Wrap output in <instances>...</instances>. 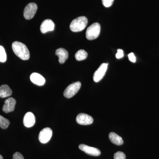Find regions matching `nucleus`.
<instances>
[{"mask_svg":"<svg viewBox=\"0 0 159 159\" xmlns=\"http://www.w3.org/2000/svg\"><path fill=\"white\" fill-rule=\"evenodd\" d=\"M12 49L16 56L23 60H27L30 58V52L25 44L18 41L12 43Z\"/></svg>","mask_w":159,"mask_h":159,"instance_id":"1","label":"nucleus"},{"mask_svg":"<svg viewBox=\"0 0 159 159\" xmlns=\"http://www.w3.org/2000/svg\"><path fill=\"white\" fill-rule=\"evenodd\" d=\"M87 18L85 16H80L72 21L70 25V29L73 32L83 31L88 24Z\"/></svg>","mask_w":159,"mask_h":159,"instance_id":"2","label":"nucleus"},{"mask_svg":"<svg viewBox=\"0 0 159 159\" xmlns=\"http://www.w3.org/2000/svg\"><path fill=\"white\" fill-rule=\"evenodd\" d=\"M100 32V25L98 23H95L88 28L86 32V37L88 39L92 40L97 38Z\"/></svg>","mask_w":159,"mask_h":159,"instance_id":"3","label":"nucleus"},{"mask_svg":"<svg viewBox=\"0 0 159 159\" xmlns=\"http://www.w3.org/2000/svg\"><path fill=\"white\" fill-rule=\"evenodd\" d=\"M81 84L80 81L70 84L65 90L64 96L67 98H70L78 93L81 87Z\"/></svg>","mask_w":159,"mask_h":159,"instance_id":"4","label":"nucleus"},{"mask_svg":"<svg viewBox=\"0 0 159 159\" xmlns=\"http://www.w3.org/2000/svg\"><path fill=\"white\" fill-rule=\"evenodd\" d=\"M37 5L35 3H29L24 9V17L26 20L33 18L37 11Z\"/></svg>","mask_w":159,"mask_h":159,"instance_id":"5","label":"nucleus"},{"mask_svg":"<svg viewBox=\"0 0 159 159\" xmlns=\"http://www.w3.org/2000/svg\"><path fill=\"white\" fill-rule=\"evenodd\" d=\"M108 63H102L95 72L93 75V80L95 82H98L102 79L107 70Z\"/></svg>","mask_w":159,"mask_h":159,"instance_id":"6","label":"nucleus"},{"mask_svg":"<svg viewBox=\"0 0 159 159\" xmlns=\"http://www.w3.org/2000/svg\"><path fill=\"white\" fill-rule=\"evenodd\" d=\"M52 136V130L47 127L41 131L39 136V142L43 144H46L50 141Z\"/></svg>","mask_w":159,"mask_h":159,"instance_id":"7","label":"nucleus"},{"mask_svg":"<svg viewBox=\"0 0 159 159\" xmlns=\"http://www.w3.org/2000/svg\"><path fill=\"white\" fill-rule=\"evenodd\" d=\"M79 148L80 150L84 152L87 154L92 156H99L101 154L100 151L98 148L90 147L84 144H80Z\"/></svg>","mask_w":159,"mask_h":159,"instance_id":"8","label":"nucleus"},{"mask_svg":"<svg viewBox=\"0 0 159 159\" xmlns=\"http://www.w3.org/2000/svg\"><path fill=\"white\" fill-rule=\"evenodd\" d=\"M76 121L80 125H89L93 123V119L87 114L80 113L77 116Z\"/></svg>","mask_w":159,"mask_h":159,"instance_id":"9","label":"nucleus"},{"mask_svg":"<svg viewBox=\"0 0 159 159\" xmlns=\"http://www.w3.org/2000/svg\"><path fill=\"white\" fill-rule=\"evenodd\" d=\"M16 100L13 98H8L5 101V104L3 105L2 110L6 113L11 112L14 111Z\"/></svg>","mask_w":159,"mask_h":159,"instance_id":"10","label":"nucleus"},{"mask_svg":"<svg viewBox=\"0 0 159 159\" xmlns=\"http://www.w3.org/2000/svg\"><path fill=\"white\" fill-rule=\"evenodd\" d=\"M54 29V24L51 20H44L41 25L40 31L43 34L47 33L48 31H53Z\"/></svg>","mask_w":159,"mask_h":159,"instance_id":"11","label":"nucleus"},{"mask_svg":"<svg viewBox=\"0 0 159 159\" xmlns=\"http://www.w3.org/2000/svg\"><path fill=\"white\" fill-rule=\"evenodd\" d=\"M35 122V116L32 113L29 112L25 115L23 119V123L25 126L30 128L34 125Z\"/></svg>","mask_w":159,"mask_h":159,"instance_id":"12","label":"nucleus"},{"mask_svg":"<svg viewBox=\"0 0 159 159\" xmlns=\"http://www.w3.org/2000/svg\"><path fill=\"white\" fill-rule=\"evenodd\" d=\"M30 80L34 84L38 86H42L45 83V79L43 76L39 74L34 73L30 76Z\"/></svg>","mask_w":159,"mask_h":159,"instance_id":"13","label":"nucleus"},{"mask_svg":"<svg viewBox=\"0 0 159 159\" xmlns=\"http://www.w3.org/2000/svg\"><path fill=\"white\" fill-rule=\"evenodd\" d=\"M55 54L58 56V61L60 64L64 63L68 58V52L66 49L62 48L57 49L55 52Z\"/></svg>","mask_w":159,"mask_h":159,"instance_id":"14","label":"nucleus"},{"mask_svg":"<svg viewBox=\"0 0 159 159\" xmlns=\"http://www.w3.org/2000/svg\"><path fill=\"white\" fill-rule=\"evenodd\" d=\"M12 90L10 87L7 84H3L0 86V97L6 98L11 96L12 94Z\"/></svg>","mask_w":159,"mask_h":159,"instance_id":"15","label":"nucleus"},{"mask_svg":"<svg viewBox=\"0 0 159 159\" xmlns=\"http://www.w3.org/2000/svg\"><path fill=\"white\" fill-rule=\"evenodd\" d=\"M109 139L111 142L115 145H121L123 144V141L122 138L115 133H110L109 134Z\"/></svg>","mask_w":159,"mask_h":159,"instance_id":"16","label":"nucleus"},{"mask_svg":"<svg viewBox=\"0 0 159 159\" xmlns=\"http://www.w3.org/2000/svg\"><path fill=\"white\" fill-rule=\"evenodd\" d=\"M88 53L84 50H80L77 51L75 55V58L77 61L84 60L87 57Z\"/></svg>","mask_w":159,"mask_h":159,"instance_id":"17","label":"nucleus"},{"mask_svg":"<svg viewBox=\"0 0 159 159\" xmlns=\"http://www.w3.org/2000/svg\"><path fill=\"white\" fill-rule=\"evenodd\" d=\"M10 122L8 119L4 118L0 115V127L2 129H6L8 128Z\"/></svg>","mask_w":159,"mask_h":159,"instance_id":"18","label":"nucleus"},{"mask_svg":"<svg viewBox=\"0 0 159 159\" xmlns=\"http://www.w3.org/2000/svg\"><path fill=\"white\" fill-rule=\"evenodd\" d=\"M7 60L6 51L2 46H0V62H5Z\"/></svg>","mask_w":159,"mask_h":159,"instance_id":"19","label":"nucleus"},{"mask_svg":"<svg viewBox=\"0 0 159 159\" xmlns=\"http://www.w3.org/2000/svg\"><path fill=\"white\" fill-rule=\"evenodd\" d=\"M114 159H125V155L122 152H117L114 154Z\"/></svg>","mask_w":159,"mask_h":159,"instance_id":"20","label":"nucleus"},{"mask_svg":"<svg viewBox=\"0 0 159 159\" xmlns=\"http://www.w3.org/2000/svg\"><path fill=\"white\" fill-rule=\"evenodd\" d=\"M103 6L106 8L111 7L114 2V0H102Z\"/></svg>","mask_w":159,"mask_h":159,"instance_id":"21","label":"nucleus"},{"mask_svg":"<svg viewBox=\"0 0 159 159\" xmlns=\"http://www.w3.org/2000/svg\"><path fill=\"white\" fill-rule=\"evenodd\" d=\"M123 56H124L123 51L122 49H118L117 50V53L116 54V57L118 59H120L123 57Z\"/></svg>","mask_w":159,"mask_h":159,"instance_id":"22","label":"nucleus"},{"mask_svg":"<svg viewBox=\"0 0 159 159\" xmlns=\"http://www.w3.org/2000/svg\"><path fill=\"white\" fill-rule=\"evenodd\" d=\"M12 158L13 159H25L22 155L19 152H15L13 154Z\"/></svg>","mask_w":159,"mask_h":159,"instance_id":"23","label":"nucleus"},{"mask_svg":"<svg viewBox=\"0 0 159 159\" xmlns=\"http://www.w3.org/2000/svg\"><path fill=\"white\" fill-rule=\"evenodd\" d=\"M128 57L129 61H131V62L134 63L136 62V57L135 56L134 54L133 53H129L128 54Z\"/></svg>","mask_w":159,"mask_h":159,"instance_id":"24","label":"nucleus"},{"mask_svg":"<svg viewBox=\"0 0 159 159\" xmlns=\"http://www.w3.org/2000/svg\"><path fill=\"white\" fill-rule=\"evenodd\" d=\"M0 159H3V157L1 155H0Z\"/></svg>","mask_w":159,"mask_h":159,"instance_id":"25","label":"nucleus"}]
</instances>
